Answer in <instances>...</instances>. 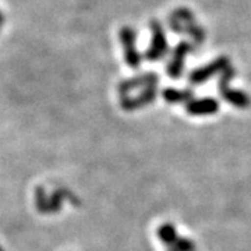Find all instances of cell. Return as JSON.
Segmentation results:
<instances>
[{"label": "cell", "mask_w": 251, "mask_h": 251, "mask_svg": "<svg viewBox=\"0 0 251 251\" xmlns=\"http://www.w3.org/2000/svg\"><path fill=\"white\" fill-rule=\"evenodd\" d=\"M150 29H151V44L148 49L145 50V59L150 62H158L162 60L168 52H169V44L168 38L165 34L163 25L158 20H151L150 21Z\"/></svg>", "instance_id": "6da1fadb"}, {"label": "cell", "mask_w": 251, "mask_h": 251, "mask_svg": "<svg viewBox=\"0 0 251 251\" xmlns=\"http://www.w3.org/2000/svg\"><path fill=\"white\" fill-rule=\"evenodd\" d=\"M234 77V69L232 66H229L226 70L222 72V75L219 78V91L221 95L224 97L229 103H232L237 108H246L250 105V98L242 92V91H236L229 87V82Z\"/></svg>", "instance_id": "7a4b0ae2"}, {"label": "cell", "mask_w": 251, "mask_h": 251, "mask_svg": "<svg viewBox=\"0 0 251 251\" xmlns=\"http://www.w3.org/2000/svg\"><path fill=\"white\" fill-rule=\"evenodd\" d=\"M194 48H196V45L193 42H190V41H181L173 49L171 62L168 63V67H166V72H168V74L171 75L173 80H177L180 75L183 74L186 57L194 50Z\"/></svg>", "instance_id": "3957f363"}, {"label": "cell", "mask_w": 251, "mask_h": 251, "mask_svg": "<svg viewBox=\"0 0 251 251\" xmlns=\"http://www.w3.org/2000/svg\"><path fill=\"white\" fill-rule=\"evenodd\" d=\"M229 66H230V60H229L226 56H221V57H218L215 60H212L209 64L202 66V67H200L197 70L190 73L188 80H190V82H191L193 85L202 84V82H205V81L211 80L215 74H219V73H222L224 70H226Z\"/></svg>", "instance_id": "277c9868"}, {"label": "cell", "mask_w": 251, "mask_h": 251, "mask_svg": "<svg viewBox=\"0 0 251 251\" xmlns=\"http://www.w3.org/2000/svg\"><path fill=\"white\" fill-rule=\"evenodd\" d=\"M135 31L131 27H123L120 29V41L123 45V52H125L126 63L131 69H138L143 62V56L137 50L135 46Z\"/></svg>", "instance_id": "5b68a950"}, {"label": "cell", "mask_w": 251, "mask_h": 251, "mask_svg": "<svg viewBox=\"0 0 251 251\" xmlns=\"http://www.w3.org/2000/svg\"><path fill=\"white\" fill-rule=\"evenodd\" d=\"M168 25L172 31H175L179 35H187L194 45H202L206 38V32L204 28L200 27L197 23H179L173 18H168Z\"/></svg>", "instance_id": "8992f818"}, {"label": "cell", "mask_w": 251, "mask_h": 251, "mask_svg": "<svg viewBox=\"0 0 251 251\" xmlns=\"http://www.w3.org/2000/svg\"><path fill=\"white\" fill-rule=\"evenodd\" d=\"M158 82V74L156 73H145L141 75H137L133 78L122 81L119 84V91L120 94H128L130 91L138 90V88H150V87H155Z\"/></svg>", "instance_id": "52a82bcc"}, {"label": "cell", "mask_w": 251, "mask_h": 251, "mask_svg": "<svg viewBox=\"0 0 251 251\" xmlns=\"http://www.w3.org/2000/svg\"><path fill=\"white\" fill-rule=\"evenodd\" d=\"M156 97V90L155 87H150V88H145V90L138 95V97H123L120 100V106L125 109V110H134V109L143 108L145 105L151 103L153 99Z\"/></svg>", "instance_id": "ba28073f"}, {"label": "cell", "mask_w": 251, "mask_h": 251, "mask_svg": "<svg viewBox=\"0 0 251 251\" xmlns=\"http://www.w3.org/2000/svg\"><path fill=\"white\" fill-rule=\"evenodd\" d=\"M218 109L219 103L214 98L190 100L187 105V112L190 115H212Z\"/></svg>", "instance_id": "9c48e42d"}, {"label": "cell", "mask_w": 251, "mask_h": 251, "mask_svg": "<svg viewBox=\"0 0 251 251\" xmlns=\"http://www.w3.org/2000/svg\"><path fill=\"white\" fill-rule=\"evenodd\" d=\"M163 98L169 103H181V102H190L193 98V92L190 90L179 91L176 88H166L163 91Z\"/></svg>", "instance_id": "30bf717a"}, {"label": "cell", "mask_w": 251, "mask_h": 251, "mask_svg": "<svg viewBox=\"0 0 251 251\" xmlns=\"http://www.w3.org/2000/svg\"><path fill=\"white\" fill-rule=\"evenodd\" d=\"M64 197L72 198V194H69L66 190H56L53 194L49 197V204H48V214H56L60 208H62L63 200Z\"/></svg>", "instance_id": "8fae6325"}, {"label": "cell", "mask_w": 251, "mask_h": 251, "mask_svg": "<svg viewBox=\"0 0 251 251\" xmlns=\"http://www.w3.org/2000/svg\"><path fill=\"white\" fill-rule=\"evenodd\" d=\"M171 18L179 21V23H184V24H188V23H197V20L194 17V14L191 13V10L184 9V7H179V9L173 10L171 13Z\"/></svg>", "instance_id": "7c38bea8"}, {"label": "cell", "mask_w": 251, "mask_h": 251, "mask_svg": "<svg viewBox=\"0 0 251 251\" xmlns=\"http://www.w3.org/2000/svg\"><path fill=\"white\" fill-rule=\"evenodd\" d=\"M48 204L49 197H46V193L44 187L35 188V206L41 214H48Z\"/></svg>", "instance_id": "4fadbf2b"}, {"label": "cell", "mask_w": 251, "mask_h": 251, "mask_svg": "<svg viewBox=\"0 0 251 251\" xmlns=\"http://www.w3.org/2000/svg\"><path fill=\"white\" fill-rule=\"evenodd\" d=\"M1 21H3V17H1V14H0V24H1Z\"/></svg>", "instance_id": "5bb4252c"}, {"label": "cell", "mask_w": 251, "mask_h": 251, "mask_svg": "<svg viewBox=\"0 0 251 251\" xmlns=\"http://www.w3.org/2000/svg\"><path fill=\"white\" fill-rule=\"evenodd\" d=\"M0 251H3V250H1V249H0Z\"/></svg>", "instance_id": "9a60e30c"}]
</instances>
